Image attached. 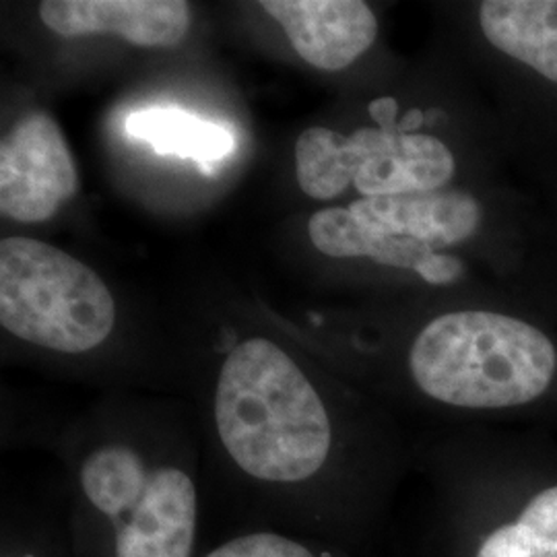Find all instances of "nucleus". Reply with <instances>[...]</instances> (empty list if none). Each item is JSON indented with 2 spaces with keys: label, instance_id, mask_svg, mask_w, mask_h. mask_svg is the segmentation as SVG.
Masks as SVG:
<instances>
[{
  "label": "nucleus",
  "instance_id": "15",
  "mask_svg": "<svg viewBox=\"0 0 557 557\" xmlns=\"http://www.w3.org/2000/svg\"><path fill=\"white\" fill-rule=\"evenodd\" d=\"M199 557H349L347 549L277 529H234Z\"/></svg>",
  "mask_w": 557,
  "mask_h": 557
},
{
  "label": "nucleus",
  "instance_id": "9",
  "mask_svg": "<svg viewBox=\"0 0 557 557\" xmlns=\"http://www.w3.org/2000/svg\"><path fill=\"white\" fill-rule=\"evenodd\" d=\"M349 209L361 223L386 236L418 239L432 248L471 238L483 215L478 200L460 190L359 199Z\"/></svg>",
  "mask_w": 557,
  "mask_h": 557
},
{
  "label": "nucleus",
  "instance_id": "11",
  "mask_svg": "<svg viewBox=\"0 0 557 557\" xmlns=\"http://www.w3.org/2000/svg\"><path fill=\"white\" fill-rule=\"evenodd\" d=\"M308 236L324 257H363L386 267L411 269L416 273L419 267L434 255V248L423 242L386 236L379 230L361 223L349 207H331L314 213L308 221Z\"/></svg>",
  "mask_w": 557,
  "mask_h": 557
},
{
  "label": "nucleus",
  "instance_id": "4",
  "mask_svg": "<svg viewBox=\"0 0 557 557\" xmlns=\"http://www.w3.org/2000/svg\"><path fill=\"white\" fill-rule=\"evenodd\" d=\"M114 322V298L87 264L40 239L0 242V324L13 337L83 356L110 338Z\"/></svg>",
  "mask_w": 557,
  "mask_h": 557
},
{
  "label": "nucleus",
  "instance_id": "16",
  "mask_svg": "<svg viewBox=\"0 0 557 557\" xmlns=\"http://www.w3.org/2000/svg\"><path fill=\"white\" fill-rule=\"evenodd\" d=\"M418 275L432 285H448L465 275V264L457 257L434 252L419 267Z\"/></svg>",
  "mask_w": 557,
  "mask_h": 557
},
{
  "label": "nucleus",
  "instance_id": "12",
  "mask_svg": "<svg viewBox=\"0 0 557 557\" xmlns=\"http://www.w3.org/2000/svg\"><path fill=\"white\" fill-rule=\"evenodd\" d=\"M124 128L133 139L149 143L158 153L199 161L202 168L227 158L236 147L225 126L180 108L137 110L126 119Z\"/></svg>",
  "mask_w": 557,
  "mask_h": 557
},
{
  "label": "nucleus",
  "instance_id": "14",
  "mask_svg": "<svg viewBox=\"0 0 557 557\" xmlns=\"http://www.w3.org/2000/svg\"><path fill=\"white\" fill-rule=\"evenodd\" d=\"M475 557H557V485L531 499L517 522L483 539Z\"/></svg>",
  "mask_w": 557,
  "mask_h": 557
},
{
  "label": "nucleus",
  "instance_id": "1",
  "mask_svg": "<svg viewBox=\"0 0 557 557\" xmlns=\"http://www.w3.org/2000/svg\"><path fill=\"white\" fill-rule=\"evenodd\" d=\"M221 458L220 508L236 529L264 527L347 549L363 517L341 465L331 403L271 338L238 343L211 391Z\"/></svg>",
  "mask_w": 557,
  "mask_h": 557
},
{
  "label": "nucleus",
  "instance_id": "18",
  "mask_svg": "<svg viewBox=\"0 0 557 557\" xmlns=\"http://www.w3.org/2000/svg\"><path fill=\"white\" fill-rule=\"evenodd\" d=\"M423 124V114L421 110H411L405 120L398 124V131L405 135H413V131Z\"/></svg>",
  "mask_w": 557,
  "mask_h": 557
},
{
  "label": "nucleus",
  "instance_id": "10",
  "mask_svg": "<svg viewBox=\"0 0 557 557\" xmlns=\"http://www.w3.org/2000/svg\"><path fill=\"white\" fill-rule=\"evenodd\" d=\"M479 23L499 52L557 83V0H487Z\"/></svg>",
  "mask_w": 557,
  "mask_h": 557
},
{
  "label": "nucleus",
  "instance_id": "5",
  "mask_svg": "<svg viewBox=\"0 0 557 557\" xmlns=\"http://www.w3.org/2000/svg\"><path fill=\"white\" fill-rule=\"evenodd\" d=\"M455 172V156L442 140L398 128H358L345 137L312 126L296 143L299 188L317 200L335 199L351 184L363 199L432 193Z\"/></svg>",
  "mask_w": 557,
  "mask_h": 557
},
{
  "label": "nucleus",
  "instance_id": "6",
  "mask_svg": "<svg viewBox=\"0 0 557 557\" xmlns=\"http://www.w3.org/2000/svg\"><path fill=\"white\" fill-rule=\"evenodd\" d=\"M77 193V168L59 124L29 112L0 143V211L9 220L41 223Z\"/></svg>",
  "mask_w": 557,
  "mask_h": 557
},
{
  "label": "nucleus",
  "instance_id": "2",
  "mask_svg": "<svg viewBox=\"0 0 557 557\" xmlns=\"http://www.w3.org/2000/svg\"><path fill=\"white\" fill-rule=\"evenodd\" d=\"M71 457L62 510L75 557L200 556L209 504L188 458L131 434H106Z\"/></svg>",
  "mask_w": 557,
  "mask_h": 557
},
{
  "label": "nucleus",
  "instance_id": "7",
  "mask_svg": "<svg viewBox=\"0 0 557 557\" xmlns=\"http://www.w3.org/2000/svg\"><path fill=\"white\" fill-rule=\"evenodd\" d=\"M283 27L299 59L337 73L366 54L379 36V21L361 0H262Z\"/></svg>",
  "mask_w": 557,
  "mask_h": 557
},
{
  "label": "nucleus",
  "instance_id": "8",
  "mask_svg": "<svg viewBox=\"0 0 557 557\" xmlns=\"http://www.w3.org/2000/svg\"><path fill=\"white\" fill-rule=\"evenodd\" d=\"M40 20L64 38L114 34L140 48H172L190 29L184 0H46Z\"/></svg>",
  "mask_w": 557,
  "mask_h": 557
},
{
  "label": "nucleus",
  "instance_id": "13",
  "mask_svg": "<svg viewBox=\"0 0 557 557\" xmlns=\"http://www.w3.org/2000/svg\"><path fill=\"white\" fill-rule=\"evenodd\" d=\"M0 557H75L62 504L4 502L0 510Z\"/></svg>",
  "mask_w": 557,
  "mask_h": 557
},
{
  "label": "nucleus",
  "instance_id": "3",
  "mask_svg": "<svg viewBox=\"0 0 557 557\" xmlns=\"http://www.w3.org/2000/svg\"><path fill=\"white\" fill-rule=\"evenodd\" d=\"M409 374L425 397L460 409H504L541 397L556 376L552 338L524 320L460 310L411 345Z\"/></svg>",
  "mask_w": 557,
  "mask_h": 557
},
{
  "label": "nucleus",
  "instance_id": "17",
  "mask_svg": "<svg viewBox=\"0 0 557 557\" xmlns=\"http://www.w3.org/2000/svg\"><path fill=\"white\" fill-rule=\"evenodd\" d=\"M370 114L379 122L380 128L397 131L398 124L395 122L397 101L393 100V98H380L374 103H370Z\"/></svg>",
  "mask_w": 557,
  "mask_h": 557
}]
</instances>
